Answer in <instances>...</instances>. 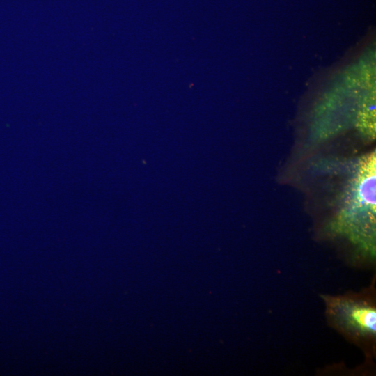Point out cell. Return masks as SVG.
I'll use <instances>...</instances> for the list:
<instances>
[{"label":"cell","instance_id":"2","mask_svg":"<svg viewBox=\"0 0 376 376\" xmlns=\"http://www.w3.org/2000/svg\"><path fill=\"white\" fill-rule=\"evenodd\" d=\"M327 313L347 334L373 338L376 334V309L367 301L345 296H323Z\"/></svg>","mask_w":376,"mask_h":376},{"label":"cell","instance_id":"1","mask_svg":"<svg viewBox=\"0 0 376 376\" xmlns=\"http://www.w3.org/2000/svg\"><path fill=\"white\" fill-rule=\"evenodd\" d=\"M376 153L354 162L339 208L329 224L334 235L345 237L368 256H375Z\"/></svg>","mask_w":376,"mask_h":376},{"label":"cell","instance_id":"3","mask_svg":"<svg viewBox=\"0 0 376 376\" xmlns=\"http://www.w3.org/2000/svg\"><path fill=\"white\" fill-rule=\"evenodd\" d=\"M355 125L358 132L368 141L375 138V88L366 94L359 103Z\"/></svg>","mask_w":376,"mask_h":376}]
</instances>
